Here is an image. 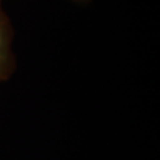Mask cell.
I'll return each mask as SVG.
<instances>
[{
  "instance_id": "obj_1",
  "label": "cell",
  "mask_w": 160,
  "mask_h": 160,
  "mask_svg": "<svg viewBox=\"0 0 160 160\" xmlns=\"http://www.w3.org/2000/svg\"><path fill=\"white\" fill-rule=\"evenodd\" d=\"M13 29L10 19L2 10L0 0V82L11 77L14 71L16 62L12 52Z\"/></svg>"
},
{
  "instance_id": "obj_2",
  "label": "cell",
  "mask_w": 160,
  "mask_h": 160,
  "mask_svg": "<svg viewBox=\"0 0 160 160\" xmlns=\"http://www.w3.org/2000/svg\"><path fill=\"white\" fill-rule=\"evenodd\" d=\"M72 1H76V2H78V4H86L89 0H72Z\"/></svg>"
}]
</instances>
